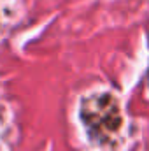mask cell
I'll return each instance as SVG.
<instances>
[{
	"label": "cell",
	"instance_id": "6da1fadb",
	"mask_svg": "<svg viewBox=\"0 0 149 151\" xmlns=\"http://www.w3.org/2000/svg\"><path fill=\"white\" fill-rule=\"evenodd\" d=\"M81 123L90 141L102 148H112L121 141L125 116L121 104L111 91H97L81 100Z\"/></svg>",
	"mask_w": 149,
	"mask_h": 151
}]
</instances>
